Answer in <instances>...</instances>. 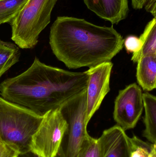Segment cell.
Here are the masks:
<instances>
[{
    "mask_svg": "<svg viewBox=\"0 0 156 157\" xmlns=\"http://www.w3.org/2000/svg\"><path fill=\"white\" fill-rule=\"evenodd\" d=\"M87 71L73 72L46 65L35 57L25 71L0 84L5 100L44 116L87 90Z\"/></svg>",
    "mask_w": 156,
    "mask_h": 157,
    "instance_id": "6da1fadb",
    "label": "cell"
},
{
    "mask_svg": "<svg viewBox=\"0 0 156 157\" xmlns=\"http://www.w3.org/2000/svg\"><path fill=\"white\" fill-rule=\"evenodd\" d=\"M124 41L113 27L97 25L82 18L58 17L50 28L51 50L70 69L111 62L122 49Z\"/></svg>",
    "mask_w": 156,
    "mask_h": 157,
    "instance_id": "7a4b0ae2",
    "label": "cell"
},
{
    "mask_svg": "<svg viewBox=\"0 0 156 157\" xmlns=\"http://www.w3.org/2000/svg\"><path fill=\"white\" fill-rule=\"evenodd\" d=\"M43 118L0 97V140L15 147L20 154L29 152L32 136Z\"/></svg>",
    "mask_w": 156,
    "mask_h": 157,
    "instance_id": "3957f363",
    "label": "cell"
},
{
    "mask_svg": "<svg viewBox=\"0 0 156 157\" xmlns=\"http://www.w3.org/2000/svg\"><path fill=\"white\" fill-rule=\"evenodd\" d=\"M58 0H27L11 21L12 39L19 48L30 49L38 42L39 35L49 24Z\"/></svg>",
    "mask_w": 156,
    "mask_h": 157,
    "instance_id": "277c9868",
    "label": "cell"
},
{
    "mask_svg": "<svg viewBox=\"0 0 156 157\" xmlns=\"http://www.w3.org/2000/svg\"><path fill=\"white\" fill-rule=\"evenodd\" d=\"M67 128L57 155L60 157H77L87 132V90L69 100L60 108Z\"/></svg>",
    "mask_w": 156,
    "mask_h": 157,
    "instance_id": "5b68a950",
    "label": "cell"
},
{
    "mask_svg": "<svg viewBox=\"0 0 156 157\" xmlns=\"http://www.w3.org/2000/svg\"><path fill=\"white\" fill-rule=\"evenodd\" d=\"M67 128L60 109L49 111L31 139L30 152L40 157H56Z\"/></svg>",
    "mask_w": 156,
    "mask_h": 157,
    "instance_id": "8992f818",
    "label": "cell"
},
{
    "mask_svg": "<svg viewBox=\"0 0 156 157\" xmlns=\"http://www.w3.org/2000/svg\"><path fill=\"white\" fill-rule=\"evenodd\" d=\"M143 108L142 90L136 83H132L119 91L114 101V119L125 131L133 129Z\"/></svg>",
    "mask_w": 156,
    "mask_h": 157,
    "instance_id": "52a82bcc",
    "label": "cell"
},
{
    "mask_svg": "<svg viewBox=\"0 0 156 157\" xmlns=\"http://www.w3.org/2000/svg\"><path fill=\"white\" fill-rule=\"evenodd\" d=\"M113 64L103 63L86 71L89 75L87 88V121L100 107L103 101L110 92V78Z\"/></svg>",
    "mask_w": 156,
    "mask_h": 157,
    "instance_id": "ba28073f",
    "label": "cell"
},
{
    "mask_svg": "<svg viewBox=\"0 0 156 157\" xmlns=\"http://www.w3.org/2000/svg\"><path fill=\"white\" fill-rule=\"evenodd\" d=\"M98 139L100 157H131L130 137L117 124L103 131Z\"/></svg>",
    "mask_w": 156,
    "mask_h": 157,
    "instance_id": "9c48e42d",
    "label": "cell"
},
{
    "mask_svg": "<svg viewBox=\"0 0 156 157\" xmlns=\"http://www.w3.org/2000/svg\"><path fill=\"white\" fill-rule=\"evenodd\" d=\"M88 9L97 16L118 24L127 17L129 12L128 0H83Z\"/></svg>",
    "mask_w": 156,
    "mask_h": 157,
    "instance_id": "30bf717a",
    "label": "cell"
},
{
    "mask_svg": "<svg viewBox=\"0 0 156 157\" xmlns=\"http://www.w3.org/2000/svg\"><path fill=\"white\" fill-rule=\"evenodd\" d=\"M136 77L144 90L150 91L156 87V54L144 56L137 62Z\"/></svg>",
    "mask_w": 156,
    "mask_h": 157,
    "instance_id": "8fae6325",
    "label": "cell"
},
{
    "mask_svg": "<svg viewBox=\"0 0 156 157\" xmlns=\"http://www.w3.org/2000/svg\"><path fill=\"white\" fill-rule=\"evenodd\" d=\"M143 102L145 109L143 121L145 129L143 136L151 144L156 143V98L148 93H143Z\"/></svg>",
    "mask_w": 156,
    "mask_h": 157,
    "instance_id": "7c38bea8",
    "label": "cell"
},
{
    "mask_svg": "<svg viewBox=\"0 0 156 157\" xmlns=\"http://www.w3.org/2000/svg\"><path fill=\"white\" fill-rule=\"evenodd\" d=\"M139 38L142 48L139 52L132 54L131 59L135 63L144 56L156 54V17L148 22Z\"/></svg>",
    "mask_w": 156,
    "mask_h": 157,
    "instance_id": "4fadbf2b",
    "label": "cell"
},
{
    "mask_svg": "<svg viewBox=\"0 0 156 157\" xmlns=\"http://www.w3.org/2000/svg\"><path fill=\"white\" fill-rule=\"evenodd\" d=\"M19 47L0 40V78L13 65L19 61Z\"/></svg>",
    "mask_w": 156,
    "mask_h": 157,
    "instance_id": "5bb4252c",
    "label": "cell"
},
{
    "mask_svg": "<svg viewBox=\"0 0 156 157\" xmlns=\"http://www.w3.org/2000/svg\"><path fill=\"white\" fill-rule=\"evenodd\" d=\"M27 0H0V25L10 23Z\"/></svg>",
    "mask_w": 156,
    "mask_h": 157,
    "instance_id": "9a60e30c",
    "label": "cell"
},
{
    "mask_svg": "<svg viewBox=\"0 0 156 157\" xmlns=\"http://www.w3.org/2000/svg\"><path fill=\"white\" fill-rule=\"evenodd\" d=\"M77 157H100L98 139L88 135L82 144Z\"/></svg>",
    "mask_w": 156,
    "mask_h": 157,
    "instance_id": "2e32d148",
    "label": "cell"
},
{
    "mask_svg": "<svg viewBox=\"0 0 156 157\" xmlns=\"http://www.w3.org/2000/svg\"><path fill=\"white\" fill-rule=\"evenodd\" d=\"M131 157H148L156 144H148L135 136L130 138Z\"/></svg>",
    "mask_w": 156,
    "mask_h": 157,
    "instance_id": "e0dca14e",
    "label": "cell"
},
{
    "mask_svg": "<svg viewBox=\"0 0 156 157\" xmlns=\"http://www.w3.org/2000/svg\"><path fill=\"white\" fill-rule=\"evenodd\" d=\"M124 46L128 53L136 54L140 51L142 48V43L140 38L135 36H128L124 39Z\"/></svg>",
    "mask_w": 156,
    "mask_h": 157,
    "instance_id": "ac0fdd59",
    "label": "cell"
},
{
    "mask_svg": "<svg viewBox=\"0 0 156 157\" xmlns=\"http://www.w3.org/2000/svg\"><path fill=\"white\" fill-rule=\"evenodd\" d=\"M132 2L133 8L137 10L145 7L147 12L156 17V0H132Z\"/></svg>",
    "mask_w": 156,
    "mask_h": 157,
    "instance_id": "d6986e66",
    "label": "cell"
},
{
    "mask_svg": "<svg viewBox=\"0 0 156 157\" xmlns=\"http://www.w3.org/2000/svg\"><path fill=\"white\" fill-rule=\"evenodd\" d=\"M19 155L15 147L0 140V157H18Z\"/></svg>",
    "mask_w": 156,
    "mask_h": 157,
    "instance_id": "ffe728a7",
    "label": "cell"
},
{
    "mask_svg": "<svg viewBox=\"0 0 156 157\" xmlns=\"http://www.w3.org/2000/svg\"><path fill=\"white\" fill-rule=\"evenodd\" d=\"M18 157H40L38 156L37 155H35L34 153H32V152H27V153H25V154H20L19 155ZM56 157H60L58 155H57L56 156Z\"/></svg>",
    "mask_w": 156,
    "mask_h": 157,
    "instance_id": "44dd1931",
    "label": "cell"
},
{
    "mask_svg": "<svg viewBox=\"0 0 156 157\" xmlns=\"http://www.w3.org/2000/svg\"><path fill=\"white\" fill-rule=\"evenodd\" d=\"M148 157H156V145L153 147Z\"/></svg>",
    "mask_w": 156,
    "mask_h": 157,
    "instance_id": "7402d4cb",
    "label": "cell"
}]
</instances>
